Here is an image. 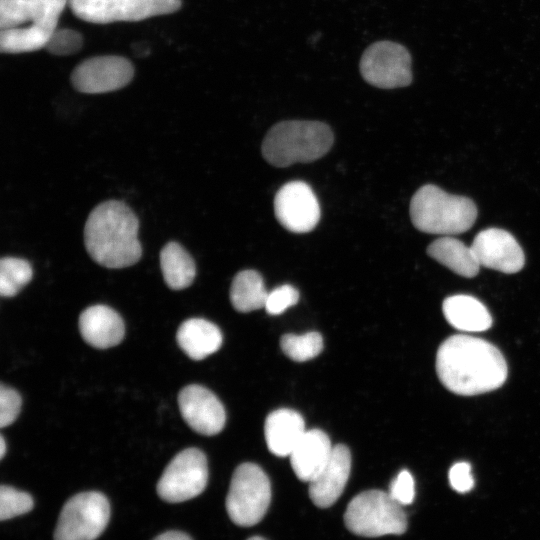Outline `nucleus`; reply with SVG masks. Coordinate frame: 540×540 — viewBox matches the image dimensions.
I'll list each match as a JSON object with an SVG mask.
<instances>
[{
    "mask_svg": "<svg viewBox=\"0 0 540 540\" xmlns=\"http://www.w3.org/2000/svg\"><path fill=\"white\" fill-rule=\"evenodd\" d=\"M436 372L441 383L452 393L474 396L501 387L507 379L508 368L504 356L493 344L458 334L439 346Z\"/></svg>",
    "mask_w": 540,
    "mask_h": 540,
    "instance_id": "f257e3e1",
    "label": "nucleus"
},
{
    "mask_svg": "<svg viewBox=\"0 0 540 540\" xmlns=\"http://www.w3.org/2000/svg\"><path fill=\"white\" fill-rule=\"evenodd\" d=\"M138 228L136 215L125 203L105 201L91 211L86 221V250L103 267L118 269L131 266L142 255Z\"/></svg>",
    "mask_w": 540,
    "mask_h": 540,
    "instance_id": "f03ea898",
    "label": "nucleus"
},
{
    "mask_svg": "<svg viewBox=\"0 0 540 540\" xmlns=\"http://www.w3.org/2000/svg\"><path fill=\"white\" fill-rule=\"evenodd\" d=\"M68 0H0V50L23 53L44 48Z\"/></svg>",
    "mask_w": 540,
    "mask_h": 540,
    "instance_id": "7ed1b4c3",
    "label": "nucleus"
},
{
    "mask_svg": "<svg viewBox=\"0 0 540 540\" xmlns=\"http://www.w3.org/2000/svg\"><path fill=\"white\" fill-rule=\"evenodd\" d=\"M330 127L319 121H283L274 125L262 144V155L275 167L307 163L324 156L333 144Z\"/></svg>",
    "mask_w": 540,
    "mask_h": 540,
    "instance_id": "20e7f679",
    "label": "nucleus"
},
{
    "mask_svg": "<svg viewBox=\"0 0 540 540\" xmlns=\"http://www.w3.org/2000/svg\"><path fill=\"white\" fill-rule=\"evenodd\" d=\"M410 217L413 225L422 232L451 236L466 232L473 226L477 207L468 197L451 195L428 184L413 195Z\"/></svg>",
    "mask_w": 540,
    "mask_h": 540,
    "instance_id": "39448f33",
    "label": "nucleus"
},
{
    "mask_svg": "<svg viewBox=\"0 0 540 540\" xmlns=\"http://www.w3.org/2000/svg\"><path fill=\"white\" fill-rule=\"evenodd\" d=\"M344 522L349 531L364 537L403 534L407 529L402 505L381 490L356 495L346 508Z\"/></svg>",
    "mask_w": 540,
    "mask_h": 540,
    "instance_id": "423d86ee",
    "label": "nucleus"
},
{
    "mask_svg": "<svg viewBox=\"0 0 540 540\" xmlns=\"http://www.w3.org/2000/svg\"><path fill=\"white\" fill-rule=\"evenodd\" d=\"M271 501V485L266 473L254 463L240 464L234 471L226 497L230 519L239 526L257 524Z\"/></svg>",
    "mask_w": 540,
    "mask_h": 540,
    "instance_id": "0eeeda50",
    "label": "nucleus"
},
{
    "mask_svg": "<svg viewBox=\"0 0 540 540\" xmlns=\"http://www.w3.org/2000/svg\"><path fill=\"white\" fill-rule=\"evenodd\" d=\"M110 504L97 491L81 492L63 506L54 532V540H95L105 530Z\"/></svg>",
    "mask_w": 540,
    "mask_h": 540,
    "instance_id": "6e6552de",
    "label": "nucleus"
},
{
    "mask_svg": "<svg viewBox=\"0 0 540 540\" xmlns=\"http://www.w3.org/2000/svg\"><path fill=\"white\" fill-rule=\"evenodd\" d=\"M181 3V0H68L76 17L95 24L134 22L171 14L179 10Z\"/></svg>",
    "mask_w": 540,
    "mask_h": 540,
    "instance_id": "1a4fd4ad",
    "label": "nucleus"
},
{
    "mask_svg": "<svg viewBox=\"0 0 540 540\" xmlns=\"http://www.w3.org/2000/svg\"><path fill=\"white\" fill-rule=\"evenodd\" d=\"M207 481L205 454L197 448H187L168 463L157 483V493L166 502L180 503L201 494Z\"/></svg>",
    "mask_w": 540,
    "mask_h": 540,
    "instance_id": "9d476101",
    "label": "nucleus"
},
{
    "mask_svg": "<svg viewBox=\"0 0 540 540\" xmlns=\"http://www.w3.org/2000/svg\"><path fill=\"white\" fill-rule=\"evenodd\" d=\"M411 56L401 44L377 41L366 48L360 60V73L372 86L392 89L412 82Z\"/></svg>",
    "mask_w": 540,
    "mask_h": 540,
    "instance_id": "9b49d317",
    "label": "nucleus"
},
{
    "mask_svg": "<svg viewBox=\"0 0 540 540\" xmlns=\"http://www.w3.org/2000/svg\"><path fill=\"white\" fill-rule=\"evenodd\" d=\"M132 63L121 56L106 55L86 59L71 74V83L82 93L99 94L123 88L132 80Z\"/></svg>",
    "mask_w": 540,
    "mask_h": 540,
    "instance_id": "f8f14e48",
    "label": "nucleus"
},
{
    "mask_svg": "<svg viewBox=\"0 0 540 540\" xmlns=\"http://www.w3.org/2000/svg\"><path fill=\"white\" fill-rule=\"evenodd\" d=\"M279 223L294 233L313 230L320 220V205L312 188L303 181L284 184L274 198Z\"/></svg>",
    "mask_w": 540,
    "mask_h": 540,
    "instance_id": "ddd939ff",
    "label": "nucleus"
},
{
    "mask_svg": "<svg viewBox=\"0 0 540 540\" xmlns=\"http://www.w3.org/2000/svg\"><path fill=\"white\" fill-rule=\"evenodd\" d=\"M179 410L186 423L197 433L213 436L225 426L226 413L218 397L209 389L191 384L178 394Z\"/></svg>",
    "mask_w": 540,
    "mask_h": 540,
    "instance_id": "4468645a",
    "label": "nucleus"
},
{
    "mask_svg": "<svg viewBox=\"0 0 540 540\" xmlns=\"http://www.w3.org/2000/svg\"><path fill=\"white\" fill-rule=\"evenodd\" d=\"M480 266L513 274L520 271L525 255L513 235L499 228L480 231L471 246Z\"/></svg>",
    "mask_w": 540,
    "mask_h": 540,
    "instance_id": "2eb2a0df",
    "label": "nucleus"
},
{
    "mask_svg": "<svg viewBox=\"0 0 540 540\" xmlns=\"http://www.w3.org/2000/svg\"><path fill=\"white\" fill-rule=\"evenodd\" d=\"M351 471V453L344 444L333 446L331 456L318 473L309 482V496L320 508L333 505L341 496Z\"/></svg>",
    "mask_w": 540,
    "mask_h": 540,
    "instance_id": "dca6fc26",
    "label": "nucleus"
},
{
    "mask_svg": "<svg viewBox=\"0 0 540 540\" xmlns=\"http://www.w3.org/2000/svg\"><path fill=\"white\" fill-rule=\"evenodd\" d=\"M79 331L89 345L107 349L118 345L125 334L121 316L106 305L86 308L79 316Z\"/></svg>",
    "mask_w": 540,
    "mask_h": 540,
    "instance_id": "f3484780",
    "label": "nucleus"
},
{
    "mask_svg": "<svg viewBox=\"0 0 540 540\" xmlns=\"http://www.w3.org/2000/svg\"><path fill=\"white\" fill-rule=\"evenodd\" d=\"M332 450L331 441L324 431L306 430L289 455L295 475L309 483L326 465Z\"/></svg>",
    "mask_w": 540,
    "mask_h": 540,
    "instance_id": "a211bd4d",
    "label": "nucleus"
},
{
    "mask_svg": "<svg viewBox=\"0 0 540 540\" xmlns=\"http://www.w3.org/2000/svg\"><path fill=\"white\" fill-rule=\"evenodd\" d=\"M306 432L305 422L300 413L282 408L271 412L264 425V434L271 453L289 456Z\"/></svg>",
    "mask_w": 540,
    "mask_h": 540,
    "instance_id": "6ab92c4d",
    "label": "nucleus"
},
{
    "mask_svg": "<svg viewBox=\"0 0 540 540\" xmlns=\"http://www.w3.org/2000/svg\"><path fill=\"white\" fill-rule=\"evenodd\" d=\"M176 339L180 348L193 360H202L215 353L223 342L218 326L202 318L185 320L177 330Z\"/></svg>",
    "mask_w": 540,
    "mask_h": 540,
    "instance_id": "aec40b11",
    "label": "nucleus"
},
{
    "mask_svg": "<svg viewBox=\"0 0 540 540\" xmlns=\"http://www.w3.org/2000/svg\"><path fill=\"white\" fill-rule=\"evenodd\" d=\"M447 322L465 332H482L492 325V317L482 302L473 296L457 294L447 297L442 304Z\"/></svg>",
    "mask_w": 540,
    "mask_h": 540,
    "instance_id": "412c9836",
    "label": "nucleus"
},
{
    "mask_svg": "<svg viewBox=\"0 0 540 540\" xmlns=\"http://www.w3.org/2000/svg\"><path fill=\"white\" fill-rule=\"evenodd\" d=\"M427 253L462 277L472 278L479 272L480 264L472 248L451 236H443L433 241L428 246Z\"/></svg>",
    "mask_w": 540,
    "mask_h": 540,
    "instance_id": "4be33fe9",
    "label": "nucleus"
},
{
    "mask_svg": "<svg viewBox=\"0 0 540 540\" xmlns=\"http://www.w3.org/2000/svg\"><path fill=\"white\" fill-rule=\"evenodd\" d=\"M160 266L167 286L182 290L190 286L196 266L190 254L177 242H168L160 252Z\"/></svg>",
    "mask_w": 540,
    "mask_h": 540,
    "instance_id": "5701e85b",
    "label": "nucleus"
},
{
    "mask_svg": "<svg viewBox=\"0 0 540 540\" xmlns=\"http://www.w3.org/2000/svg\"><path fill=\"white\" fill-rule=\"evenodd\" d=\"M268 292L262 276L255 270L236 274L230 288V301L239 312H250L265 307Z\"/></svg>",
    "mask_w": 540,
    "mask_h": 540,
    "instance_id": "b1692460",
    "label": "nucleus"
},
{
    "mask_svg": "<svg viewBox=\"0 0 540 540\" xmlns=\"http://www.w3.org/2000/svg\"><path fill=\"white\" fill-rule=\"evenodd\" d=\"M32 276V267L27 260L15 257H3L0 261L1 296H15L30 282Z\"/></svg>",
    "mask_w": 540,
    "mask_h": 540,
    "instance_id": "393cba45",
    "label": "nucleus"
},
{
    "mask_svg": "<svg viewBox=\"0 0 540 540\" xmlns=\"http://www.w3.org/2000/svg\"><path fill=\"white\" fill-rule=\"evenodd\" d=\"M280 346L287 357L297 362H304L321 353L323 338L318 332H307L301 335L285 334L281 337Z\"/></svg>",
    "mask_w": 540,
    "mask_h": 540,
    "instance_id": "a878e982",
    "label": "nucleus"
},
{
    "mask_svg": "<svg viewBox=\"0 0 540 540\" xmlns=\"http://www.w3.org/2000/svg\"><path fill=\"white\" fill-rule=\"evenodd\" d=\"M34 506L30 494L11 486L0 487V519L2 521L28 513Z\"/></svg>",
    "mask_w": 540,
    "mask_h": 540,
    "instance_id": "bb28decb",
    "label": "nucleus"
},
{
    "mask_svg": "<svg viewBox=\"0 0 540 540\" xmlns=\"http://www.w3.org/2000/svg\"><path fill=\"white\" fill-rule=\"evenodd\" d=\"M83 44L82 35L75 30L55 29L49 37L45 49L57 56H66L78 52Z\"/></svg>",
    "mask_w": 540,
    "mask_h": 540,
    "instance_id": "cd10ccee",
    "label": "nucleus"
},
{
    "mask_svg": "<svg viewBox=\"0 0 540 540\" xmlns=\"http://www.w3.org/2000/svg\"><path fill=\"white\" fill-rule=\"evenodd\" d=\"M298 300V290L292 285L285 284L268 292L264 308L270 315H279L289 307L295 305Z\"/></svg>",
    "mask_w": 540,
    "mask_h": 540,
    "instance_id": "c85d7f7f",
    "label": "nucleus"
},
{
    "mask_svg": "<svg viewBox=\"0 0 540 540\" xmlns=\"http://www.w3.org/2000/svg\"><path fill=\"white\" fill-rule=\"evenodd\" d=\"M22 399L19 393L1 384L0 386V427L11 425L21 409Z\"/></svg>",
    "mask_w": 540,
    "mask_h": 540,
    "instance_id": "c756f323",
    "label": "nucleus"
},
{
    "mask_svg": "<svg viewBox=\"0 0 540 540\" xmlns=\"http://www.w3.org/2000/svg\"><path fill=\"white\" fill-rule=\"evenodd\" d=\"M389 495L400 505L411 504L415 497V484L408 470H401L391 481Z\"/></svg>",
    "mask_w": 540,
    "mask_h": 540,
    "instance_id": "7c9ffc66",
    "label": "nucleus"
},
{
    "mask_svg": "<svg viewBox=\"0 0 540 540\" xmlns=\"http://www.w3.org/2000/svg\"><path fill=\"white\" fill-rule=\"evenodd\" d=\"M448 477L451 487L459 493L469 492L474 486L471 466L467 462L455 463L450 468Z\"/></svg>",
    "mask_w": 540,
    "mask_h": 540,
    "instance_id": "2f4dec72",
    "label": "nucleus"
},
{
    "mask_svg": "<svg viewBox=\"0 0 540 540\" xmlns=\"http://www.w3.org/2000/svg\"><path fill=\"white\" fill-rule=\"evenodd\" d=\"M154 540H192L186 533L181 531H167L158 535Z\"/></svg>",
    "mask_w": 540,
    "mask_h": 540,
    "instance_id": "473e14b6",
    "label": "nucleus"
},
{
    "mask_svg": "<svg viewBox=\"0 0 540 540\" xmlns=\"http://www.w3.org/2000/svg\"><path fill=\"white\" fill-rule=\"evenodd\" d=\"M6 452V443L3 436L0 437V458L2 459Z\"/></svg>",
    "mask_w": 540,
    "mask_h": 540,
    "instance_id": "72a5a7b5",
    "label": "nucleus"
},
{
    "mask_svg": "<svg viewBox=\"0 0 540 540\" xmlns=\"http://www.w3.org/2000/svg\"><path fill=\"white\" fill-rule=\"evenodd\" d=\"M248 540H265V539L259 536H254V537L249 538Z\"/></svg>",
    "mask_w": 540,
    "mask_h": 540,
    "instance_id": "f704fd0d",
    "label": "nucleus"
}]
</instances>
